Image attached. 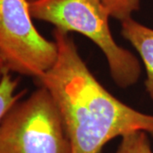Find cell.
Instances as JSON below:
<instances>
[{"label": "cell", "instance_id": "6da1fadb", "mask_svg": "<svg viewBox=\"0 0 153 153\" xmlns=\"http://www.w3.org/2000/svg\"><path fill=\"white\" fill-rule=\"evenodd\" d=\"M53 37L57 60L38 80L59 107L72 153H100L112 139L133 132L153 134V115L109 93L89 71L68 33L55 28Z\"/></svg>", "mask_w": 153, "mask_h": 153}, {"label": "cell", "instance_id": "7a4b0ae2", "mask_svg": "<svg viewBox=\"0 0 153 153\" xmlns=\"http://www.w3.org/2000/svg\"><path fill=\"white\" fill-rule=\"evenodd\" d=\"M31 15L63 32H76L98 46L106 58L111 76L121 88L136 83L141 74L139 60L116 43L109 26V12L100 0H37Z\"/></svg>", "mask_w": 153, "mask_h": 153}, {"label": "cell", "instance_id": "3957f363", "mask_svg": "<svg viewBox=\"0 0 153 153\" xmlns=\"http://www.w3.org/2000/svg\"><path fill=\"white\" fill-rule=\"evenodd\" d=\"M0 153H72L59 107L46 88L40 86L4 117Z\"/></svg>", "mask_w": 153, "mask_h": 153}, {"label": "cell", "instance_id": "277c9868", "mask_svg": "<svg viewBox=\"0 0 153 153\" xmlns=\"http://www.w3.org/2000/svg\"><path fill=\"white\" fill-rule=\"evenodd\" d=\"M57 56L55 41L35 27L27 0H0V58L8 71L38 79Z\"/></svg>", "mask_w": 153, "mask_h": 153}, {"label": "cell", "instance_id": "5b68a950", "mask_svg": "<svg viewBox=\"0 0 153 153\" xmlns=\"http://www.w3.org/2000/svg\"><path fill=\"white\" fill-rule=\"evenodd\" d=\"M121 33L134 47L146 71V88L153 100V29L134 21L133 18L121 22Z\"/></svg>", "mask_w": 153, "mask_h": 153}, {"label": "cell", "instance_id": "8992f818", "mask_svg": "<svg viewBox=\"0 0 153 153\" xmlns=\"http://www.w3.org/2000/svg\"><path fill=\"white\" fill-rule=\"evenodd\" d=\"M18 80L13 79L10 72L4 74L0 81V123L11 107L18 102L24 92L16 93Z\"/></svg>", "mask_w": 153, "mask_h": 153}, {"label": "cell", "instance_id": "52a82bcc", "mask_svg": "<svg viewBox=\"0 0 153 153\" xmlns=\"http://www.w3.org/2000/svg\"><path fill=\"white\" fill-rule=\"evenodd\" d=\"M115 153H153L147 133L133 132L123 136Z\"/></svg>", "mask_w": 153, "mask_h": 153}, {"label": "cell", "instance_id": "ba28073f", "mask_svg": "<svg viewBox=\"0 0 153 153\" xmlns=\"http://www.w3.org/2000/svg\"><path fill=\"white\" fill-rule=\"evenodd\" d=\"M113 17L121 22L131 18L134 12L140 9V0H100Z\"/></svg>", "mask_w": 153, "mask_h": 153}, {"label": "cell", "instance_id": "9c48e42d", "mask_svg": "<svg viewBox=\"0 0 153 153\" xmlns=\"http://www.w3.org/2000/svg\"><path fill=\"white\" fill-rule=\"evenodd\" d=\"M6 72H10V71L7 70L4 62L3 60L0 58V81H1L2 77H3V76H4V74L6 73Z\"/></svg>", "mask_w": 153, "mask_h": 153}, {"label": "cell", "instance_id": "30bf717a", "mask_svg": "<svg viewBox=\"0 0 153 153\" xmlns=\"http://www.w3.org/2000/svg\"><path fill=\"white\" fill-rule=\"evenodd\" d=\"M29 3H33V2H34V1H37V0H27Z\"/></svg>", "mask_w": 153, "mask_h": 153}]
</instances>
